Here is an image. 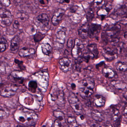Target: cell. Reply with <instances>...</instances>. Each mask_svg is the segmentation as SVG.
I'll list each match as a JSON object with an SVG mask.
<instances>
[{
  "mask_svg": "<svg viewBox=\"0 0 127 127\" xmlns=\"http://www.w3.org/2000/svg\"><path fill=\"white\" fill-rule=\"evenodd\" d=\"M14 118L19 123L27 127L35 125L38 120V116L34 112L25 108L16 111Z\"/></svg>",
  "mask_w": 127,
  "mask_h": 127,
  "instance_id": "6da1fadb",
  "label": "cell"
},
{
  "mask_svg": "<svg viewBox=\"0 0 127 127\" xmlns=\"http://www.w3.org/2000/svg\"><path fill=\"white\" fill-rule=\"evenodd\" d=\"M36 26L41 31L48 30L50 19L47 14L42 13L36 17L34 20Z\"/></svg>",
  "mask_w": 127,
  "mask_h": 127,
  "instance_id": "7a4b0ae2",
  "label": "cell"
},
{
  "mask_svg": "<svg viewBox=\"0 0 127 127\" xmlns=\"http://www.w3.org/2000/svg\"><path fill=\"white\" fill-rule=\"evenodd\" d=\"M68 100L71 107L75 113L78 115L81 114L82 112V104L75 95L72 93H71L69 95Z\"/></svg>",
  "mask_w": 127,
  "mask_h": 127,
  "instance_id": "3957f363",
  "label": "cell"
},
{
  "mask_svg": "<svg viewBox=\"0 0 127 127\" xmlns=\"http://www.w3.org/2000/svg\"><path fill=\"white\" fill-rule=\"evenodd\" d=\"M13 21V16L11 13L6 9H0V24L1 27L10 26Z\"/></svg>",
  "mask_w": 127,
  "mask_h": 127,
  "instance_id": "277c9868",
  "label": "cell"
},
{
  "mask_svg": "<svg viewBox=\"0 0 127 127\" xmlns=\"http://www.w3.org/2000/svg\"><path fill=\"white\" fill-rule=\"evenodd\" d=\"M84 46L80 39H76L75 42L74 46L72 50V55L75 59L80 58L84 50Z\"/></svg>",
  "mask_w": 127,
  "mask_h": 127,
  "instance_id": "5b68a950",
  "label": "cell"
},
{
  "mask_svg": "<svg viewBox=\"0 0 127 127\" xmlns=\"http://www.w3.org/2000/svg\"><path fill=\"white\" fill-rule=\"evenodd\" d=\"M18 89V87L15 85L10 84L4 86L1 88V95L4 97L13 96L15 94Z\"/></svg>",
  "mask_w": 127,
  "mask_h": 127,
  "instance_id": "8992f818",
  "label": "cell"
},
{
  "mask_svg": "<svg viewBox=\"0 0 127 127\" xmlns=\"http://www.w3.org/2000/svg\"><path fill=\"white\" fill-rule=\"evenodd\" d=\"M67 30L66 28L61 27L57 30L56 34V42L59 45L63 47L66 37Z\"/></svg>",
  "mask_w": 127,
  "mask_h": 127,
  "instance_id": "52a82bcc",
  "label": "cell"
},
{
  "mask_svg": "<svg viewBox=\"0 0 127 127\" xmlns=\"http://www.w3.org/2000/svg\"><path fill=\"white\" fill-rule=\"evenodd\" d=\"M65 13V11L62 9H58L54 12L51 19V22L53 25L55 26L58 25L63 18Z\"/></svg>",
  "mask_w": 127,
  "mask_h": 127,
  "instance_id": "ba28073f",
  "label": "cell"
},
{
  "mask_svg": "<svg viewBox=\"0 0 127 127\" xmlns=\"http://www.w3.org/2000/svg\"><path fill=\"white\" fill-rule=\"evenodd\" d=\"M60 68L65 72L68 71L72 67V63L68 58L65 57L61 59L59 61Z\"/></svg>",
  "mask_w": 127,
  "mask_h": 127,
  "instance_id": "9c48e42d",
  "label": "cell"
},
{
  "mask_svg": "<svg viewBox=\"0 0 127 127\" xmlns=\"http://www.w3.org/2000/svg\"><path fill=\"white\" fill-rule=\"evenodd\" d=\"M103 54L105 59L110 61L116 59L118 57L117 52L109 48H106L104 49Z\"/></svg>",
  "mask_w": 127,
  "mask_h": 127,
  "instance_id": "30bf717a",
  "label": "cell"
},
{
  "mask_svg": "<svg viewBox=\"0 0 127 127\" xmlns=\"http://www.w3.org/2000/svg\"><path fill=\"white\" fill-rule=\"evenodd\" d=\"M101 30V27L99 25L92 24L89 26V35L91 38H96L99 35Z\"/></svg>",
  "mask_w": 127,
  "mask_h": 127,
  "instance_id": "8fae6325",
  "label": "cell"
},
{
  "mask_svg": "<svg viewBox=\"0 0 127 127\" xmlns=\"http://www.w3.org/2000/svg\"><path fill=\"white\" fill-rule=\"evenodd\" d=\"M89 25L88 23L83 24L78 30V33L80 37L82 39H86L88 37L89 33Z\"/></svg>",
  "mask_w": 127,
  "mask_h": 127,
  "instance_id": "7c38bea8",
  "label": "cell"
},
{
  "mask_svg": "<svg viewBox=\"0 0 127 127\" xmlns=\"http://www.w3.org/2000/svg\"><path fill=\"white\" fill-rule=\"evenodd\" d=\"M79 92L81 97L84 98L90 97L94 93L92 89L83 87H80Z\"/></svg>",
  "mask_w": 127,
  "mask_h": 127,
  "instance_id": "4fadbf2b",
  "label": "cell"
},
{
  "mask_svg": "<svg viewBox=\"0 0 127 127\" xmlns=\"http://www.w3.org/2000/svg\"><path fill=\"white\" fill-rule=\"evenodd\" d=\"M35 50L33 48H23L19 52V55L21 57H26L33 55L35 53Z\"/></svg>",
  "mask_w": 127,
  "mask_h": 127,
  "instance_id": "5bb4252c",
  "label": "cell"
},
{
  "mask_svg": "<svg viewBox=\"0 0 127 127\" xmlns=\"http://www.w3.org/2000/svg\"><path fill=\"white\" fill-rule=\"evenodd\" d=\"M80 85V87H87L93 89L95 86L94 81L91 78H85L81 81Z\"/></svg>",
  "mask_w": 127,
  "mask_h": 127,
  "instance_id": "9a60e30c",
  "label": "cell"
},
{
  "mask_svg": "<svg viewBox=\"0 0 127 127\" xmlns=\"http://www.w3.org/2000/svg\"><path fill=\"white\" fill-rule=\"evenodd\" d=\"M19 38L18 36H16L13 38L10 43V50L12 52H16L19 47Z\"/></svg>",
  "mask_w": 127,
  "mask_h": 127,
  "instance_id": "2e32d148",
  "label": "cell"
},
{
  "mask_svg": "<svg viewBox=\"0 0 127 127\" xmlns=\"http://www.w3.org/2000/svg\"><path fill=\"white\" fill-rule=\"evenodd\" d=\"M91 116L94 120L98 122H101L104 119L103 114L97 110H92L91 112Z\"/></svg>",
  "mask_w": 127,
  "mask_h": 127,
  "instance_id": "e0dca14e",
  "label": "cell"
},
{
  "mask_svg": "<svg viewBox=\"0 0 127 127\" xmlns=\"http://www.w3.org/2000/svg\"><path fill=\"white\" fill-rule=\"evenodd\" d=\"M53 115L54 117L59 121L62 124L65 123V115L63 112L60 110H54L53 112Z\"/></svg>",
  "mask_w": 127,
  "mask_h": 127,
  "instance_id": "ac0fdd59",
  "label": "cell"
},
{
  "mask_svg": "<svg viewBox=\"0 0 127 127\" xmlns=\"http://www.w3.org/2000/svg\"><path fill=\"white\" fill-rule=\"evenodd\" d=\"M106 100L104 98L100 95H96L94 98V103L97 106L100 107L105 105Z\"/></svg>",
  "mask_w": 127,
  "mask_h": 127,
  "instance_id": "d6986e66",
  "label": "cell"
},
{
  "mask_svg": "<svg viewBox=\"0 0 127 127\" xmlns=\"http://www.w3.org/2000/svg\"><path fill=\"white\" fill-rule=\"evenodd\" d=\"M42 53L46 56H49L52 53V48L49 44L43 43L42 44Z\"/></svg>",
  "mask_w": 127,
  "mask_h": 127,
  "instance_id": "ffe728a7",
  "label": "cell"
},
{
  "mask_svg": "<svg viewBox=\"0 0 127 127\" xmlns=\"http://www.w3.org/2000/svg\"><path fill=\"white\" fill-rule=\"evenodd\" d=\"M87 49L88 52L92 54L94 56L95 58L97 57L99 52L97 45L95 44H89L87 47Z\"/></svg>",
  "mask_w": 127,
  "mask_h": 127,
  "instance_id": "44dd1931",
  "label": "cell"
},
{
  "mask_svg": "<svg viewBox=\"0 0 127 127\" xmlns=\"http://www.w3.org/2000/svg\"><path fill=\"white\" fill-rule=\"evenodd\" d=\"M103 73L106 77L108 78H112L115 76L114 71L108 67H106L103 69Z\"/></svg>",
  "mask_w": 127,
  "mask_h": 127,
  "instance_id": "7402d4cb",
  "label": "cell"
},
{
  "mask_svg": "<svg viewBox=\"0 0 127 127\" xmlns=\"http://www.w3.org/2000/svg\"><path fill=\"white\" fill-rule=\"evenodd\" d=\"M112 84L116 89L123 90L126 88V84L124 82L119 81H114L112 82Z\"/></svg>",
  "mask_w": 127,
  "mask_h": 127,
  "instance_id": "603a6c76",
  "label": "cell"
},
{
  "mask_svg": "<svg viewBox=\"0 0 127 127\" xmlns=\"http://www.w3.org/2000/svg\"><path fill=\"white\" fill-rule=\"evenodd\" d=\"M116 66L117 69L119 71L123 72L127 71V65L124 63L119 62L116 64Z\"/></svg>",
  "mask_w": 127,
  "mask_h": 127,
  "instance_id": "cb8c5ba5",
  "label": "cell"
},
{
  "mask_svg": "<svg viewBox=\"0 0 127 127\" xmlns=\"http://www.w3.org/2000/svg\"><path fill=\"white\" fill-rule=\"evenodd\" d=\"M8 47V43L6 40L3 37L1 38L0 51L1 53L4 52Z\"/></svg>",
  "mask_w": 127,
  "mask_h": 127,
  "instance_id": "d4e9b609",
  "label": "cell"
},
{
  "mask_svg": "<svg viewBox=\"0 0 127 127\" xmlns=\"http://www.w3.org/2000/svg\"><path fill=\"white\" fill-rule=\"evenodd\" d=\"M38 85L36 81H31L28 83V87H29L30 91H31L32 92H35L36 90Z\"/></svg>",
  "mask_w": 127,
  "mask_h": 127,
  "instance_id": "484cf974",
  "label": "cell"
},
{
  "mask_svg": "<svg viewBox=\"0 0 127 127\" xmlns=\"http://www.w3.org/2000/svg\"><path fill=\"white\" fill-rule=\"evenodd\" d=\"M76 120L78 125H84L85 124L86 122L85 118L83 115H81V114L78 115V116L77 117Z\"/></svg>",
  "mask_w": 127,
  "mask_h": 127,
  "instance_id": "4316f807",
  "label": "cell"
},
{
  "mask_svg": "<svg viewBox=\"0 0 127 127\" xmlns=\"http://www.w3.org/2000/svg\"><path fill=\"white\" fill-rule=\"evenodd\" d=\"M68 122L69 127H79L78 126L76 119L73 117H70L68 119Z\"/></svg>",
  "mask_w": 127,
  "mask_h": 127,
  "instance_id": "83f0119b",
  "label": "cell"
},
{
  "mask_svg": "<svg viewBox=\"0 0 127 127\" xmlns=\"http://www.w3.org/2000/svg\"><path fill=\"white\" fill-rule=\"evenodd\" d=\"M111 113L112 118L114 121H116L118 118L119 115V112L116 108H112L111 109Z\"/></svg>",
  "mask_w": 127,
  "mask_h": 127,
  "instance_id": "f1b7e54d",
  "label": "cell"
},
{
  "mask_svg": "<svg viewBox=\"0 0 127 127\" xmlns=\"http://www.w3.org/2000/svg\"><path fill=\"white\" fill-rule=\"evenodd\" d=\"M94 17V12L92 8H89L86 14V18L88 22L91 21Z\"/></svg>",
  "mask_w": 127,
  "mask_h": 127,
  "instance_id": "f546056e",
  "label": "cell"
},
{
  "mask_svg": "<svg viewBox=\"0 0 127 127\" xmlns=\"http://www.w3.org/2000/svg\"><path fill=\"white\" fill-rule=\"evenodd\" d=\"M15 63L18 65L19 67L22 70H25V67L23 65V62L22 61H20L19 60L15 59L14 61Z\"/></svg>",
  "mask_w": 127,
  "mask_h": 127,
  "instance_id": "4dcf8cb0",
  "label": "cell"
},
{
  "mask_svg": "<svg viewBox=\"0 0 127 127\" xmlns=\"http://www.w3.org/2000/svg\"><path fill=\"white\" fill-rule=\"evenodd\" d=\"M53 124L52 121L51 120H48L42 125V127H52Z\"/></svg>",
  "mask_w": 127,
  "mask_h": 127,
  "instance_id": "1f68e13d",
  "label": "cell"
},
{
  "mask_svg": "<svg viewBox=\"0 0 127 127\" xmlns=\"http://www.w3.org/2000/svg\"><path fill=\"white\" fill-rule=\"evenodd\" d=\"M52 127H63V124L57 119L54 121Z\"/></svg>",
  "mask_w": 127,
  "mask_h": 127,
  "instance_id": "d6a6232c",
  "label": "cell"
},
{
  "mask_svg": "<svg viewBox=\"0 0 127 127\" xmlns=\"http://www.w3.org/2000/svg\"><path fill=\"white\" fill-rule=\"evenodd\" d=\"M1 3L6 7H8L11 4L10 0H0Z\"/></svg>",
  "mask_w": 127,
  "mask_h": 127,
  "instance_id": "836d02e7",
  "label": "cell"
},
{
  "mask_svg": "<svg viewBox=\"0 0 127 127\" xmlns=\"http://www.w3.org/2000/svg\"><path fill=\"white\" fill-rule=\"evenodd\" d=\"M124 16H123L120 20V22L122 24L126 25L127 24V12L125 14Z\"/></svg>",
  "mask_w": 127,
  "mask_h": 127,
  "instance_id": "e575fe53",
  "label": "cell"
},
{
  "mask_svg": "<svg viewBox=\"0 0 127 127\" xmlns=\"http://www.w3.org/2000/svg\"><path fill=\"white\" fill-rule=\"evenodd\" d=\"M18 16L19 17V18L21 20H24L25 19L27 18V15L24 13L20 12L19 13L18 15Z\"/></svg>",
  "mask_w": 127,
  "mask_h": 127,
  "instance_id": "d590c367",
  "label": "cell"
},
{
  "mask_svg": "<svg viewBox=\"0 0 127 127\" xmlns=\"http://www.w3.org/2000/svg\"><path fill=\"white\" fill-rule=\"evenodd\" d=\"M73 43V38H69V39H68V43H67V46H68V47L71 48L72 47Z\"/></svg>",
  "mask_w": 127,
  "mask_h": 127,
  "instance_id": "8d00e7d4",
  "label": "cell"
},
{
  "mask_svg": "<svg viewBox=\"0 0 127 127\" xmlns=\"http://www.w3.org/2000/svg\"><path fill=\"white\" fill-rule=\"evenodd\" d=\"M121 122L120 119L118 118L117 120L115 121V123L114 124V127H120L121 124Z\"/></svg>",
  "mask_w": 127,
  "mask_h": 127,
  "instance_id": "74e56055",
  "label": "cell"
},
{
  "mask_svg": "<svg viewBox=\"0 0 127 127\" xmlns=\"http://www.w3.org/2000/svg\"><path fill=\"white\" fill-rule=\"evenodd\" d=\"M19 23L18 21L15 20L13 22V27L16 30H17L19 27Z\"/></svg>",
  "mask_w": 127,
  "mask_h": 127,
  "instance_id": "f35d334b",
  "label": "cell"
},
{
  "mask_svg": "<svg viewBox=\"0 0 127 127\" xmlns=\"http://www.w3.org/2000/svg\"><path fill=\"white\" fill-rule=\"evenodd\" d=\"M103 1V0H95L94 3L96 6H100V5H102Z\"/></svg>",
  "mask_w": 127,
  "mask_h": 127,
  "instance_id": "ab89813d",
  "label": "cell"
},
{
  "mask_svg": "<svg viewBox=\"0 0 127 127\" xmlns=\"http://www.w3.org/2000/svg\"><path fill=\"white\" fill-rule=\"evenodd\" d=\"M39 2L43 6H47L48 3V0H39Z\"/></svg>",
  "mask_w": 127,
  "mask_h": 127,
  "instance_id": "60d3db41",
  "label": "cell"
},
{
  "mask_svg": "<svg viewBox=\"0 0 127 127\" xmlns=\"http://www.w3.org/2000/svg\"><path fill=\"white\" fill-rule=\"evenodd\" d=\"M6 112L2 109H1L0 110V117L1 118H3L6 115Z\"/></svg>",
  "mask_w": 127,
  "mask_h": 127,
  "instance_id": "b9f144b4",
  "label": "cell"
},
{
  "mask_svg": "<svg viewBox=\"0 0 127 127\" xmlns=\"http://www.w3.org/2000/svg\"><path fill=\"white\" fill-rule=\"evenodd\" d=\"M123 116L125 118H127V106L126 107L124 110Z\"/></svg>",
  "mask_w": 127,
  "mask_h": 127,
  "instance_id": "7bdbcfd3",
  "label": "cell"
},
{
  "mask_svg": "<svg viewBox=\"0 0 127 127\" xmlns=\"http://www.w3.org/2000/svg\"><path fill=\"white\" fill-rule=\"evenodd\" d=\"M71 88L73 90H75L76 88L75 84H71Z\"/></svg>",
  "mask_w": 127,
  "mask_h": 127,
  "instance_id": "ee69618b",
  "label": "cell"
},
{
  "mask_svg": "<svg viewBox=\"0 0 127 127\" xmlns=\"http://www.w3.org/2000/svg\"><path fill=\"white\" fill-rule=\"evenodd\" d=\"M91 127H100V126L98 125V124H94L92 125L91 126Z\"/></svg>",
  "mask_w": 127,
  "mask_h": 127,
  "instance_id": "f6af8a7d",
  "label": "cell"
},
{
  "mask_svg": "<svg viewBox=\"0 0 127 127\" xmlns=\"http://www.w3.org/2000/svg\"><path fill=\"white\" fill-rule=\"evenodd\" d=\"M70 1V0H63L62 2H63V3H69Z\"/></svg>",
  "mask_w": 127,
  "mask_h": 127,
  "instance_id": "bcb514c9",
  "label": "cell"
},
{
  "mask_svg": "<svg viewBox=\"0 0 127 127\" xmlns=\"http://www.w3.org/2000/svg\"><path fill=\"white\" fill-rule=\"evenodd\" d=\"M124 97L125 98V99H127V91L124 93Z\"/></svg>",
  "mask_w": 127,
  "mask_h": 127,
  "instance_id": "7dc6e473",
  "label": "cell"
},
{
  "mask_svg": "<svg viewBox=\"0 0 127 127\" xmlns=\"http://www.w3.org/2000/svg\"><path fill=\"white\" fill-rule=\"evenodd\" d=\"M124 37L126 39H127V31L124 34Z\"/></svg>",
  "mask_w": 127,
  "mask_h": 127,
  "instance_id": "c3c4849f",
  "label": "cell"
},
{
  "mask_svg": "<svg viewBox=\"0 0 127 127\" xmlns=\"http://www.w3.org/2000/svg\"><path fill=\"white\" fill-rule=\"evenodd\" d=\"M112 127V125H106V127Z\"/></svg>",
  "mask_w": 127,
  "mask_h": 127,
  "instance_id": "681fc988",
  "label": "cell"
},
{
  "mask_svg": "<svg viewBox=\"0 0 127 127\" xmlns=\"http://www.w3.org/2000/svg\"><path fill=\"white\" fill-rule=\"evenodd\" d=\"M16 127H23V126H21V125H18V126H17Z\"/></svg>",
  "mask_w": 127,
  "mask_h": 127,
  "instance_id": "f907efd6",
  "label": "cell"
},
{
  "mask_svg": "<svg viewBox=\"0 0 127 127\" xmlns=\"http://www.w3.org/2000/svg\"><path fill=\"white\" fill-rule=\"evenodd\" d=\"M126 60H127V55H126Z\"/></svg>",
  "mask_w": 127,
  "mask_h": 127,
  "instance_id": "816d5d0a",
  "label": "cell"
},
{
  "mask_svg": "<svg viewBox=\"0 0 127 127\" xmlns=\"http://www.w3.org/2000/svg\"><path fill=\"white\" fill-rule=\"evenodd\" d=\"M62 0V1H63V0Z\"/></svg>",
  "mask_w": 127,
  "mask_h": 127,
  "instance_id": "f5cc1de1",
  "label": "cell"
},
{
  "mask_svg": "<svg viewBox=\"0 0 127 127\" xmlns=\"http://www.w3.org/2000/svg\"></svg>",
  "mask_w": 127,
  "mask_h": 127,
  "instance_id": "db71d44e",
  "label": "cell"
}]
</instances>
